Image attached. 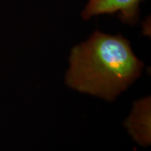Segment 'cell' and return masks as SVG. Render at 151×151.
<instances>
[{"instance_id": "1", "label": "cell", "mask_w": 151, "mask_h": 151, "mask_svg": "<svg viewBox=\"0 0 151 151\" xmlns=\"http://www.w3.org/2000/svg\"><path fill=\"white\" fill-rule=\"evenodd\" d=\"M65 85L76 92L113 102L140 77L145 63L122 35L96 30L70 50Z\"/></svg>"}, {"instance_id": "2", "label": "cell", "mask_w": 151, "mask_h": 151, "mask_svg": "<svg viewBox=\"0 0 151 151\" xmlns=\"http://www.w3.org/2000/svg\"><path fill=\"white\" fill-rule=\"evenodd\" d=\"M145 0H87L81 18L89 20L103 14H116L125 24L135 25L139 19L140 4Z\"/></svg>"}, {"instance_id": "3", "label": "cell", "mask_w": 151, "mask_h": 151, "mask_svg": "<svg viewBox=\"0 0 151 151\" xmlns=\"http://www.w3.org/2000/svg\"><path fill=\"white\" fill-rule=\"evenodd\" d=\"M124 126L131 139L138 145L147 148L151 145V97L136 100Z\"/></svg>"}]
</instances>
